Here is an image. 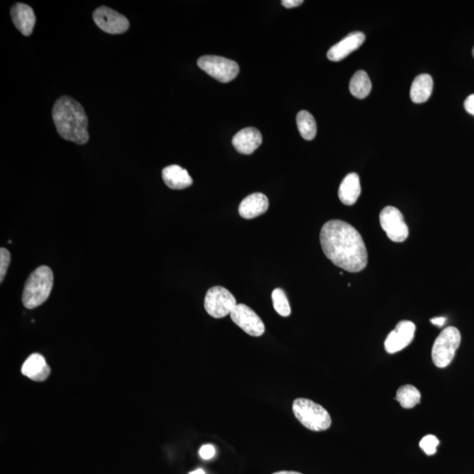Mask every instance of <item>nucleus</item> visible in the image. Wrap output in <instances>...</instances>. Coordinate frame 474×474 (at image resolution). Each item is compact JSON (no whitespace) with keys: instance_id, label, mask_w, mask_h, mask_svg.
Segmentation results:
<instances>
[{"instance_id":"4468645a","label":"nucleus","mask_w":474,"mask_h":474,"mask_svg":"<svg viewBox=\"0 0 474 474\" xmlns=\"http://www.w3.org/2000/svg\"><path fill=\"white\" fill-rule=\"evenodd\" d=\"M261 133L257 128H243L233 137L232 144L236 151L243 155H251L262 144Z\"/></svg>"},{"instance_id":"dca6fc26","label":"nucleus","mask_w":474,"mask_h":474,"mask_svg":"<svg viewBox=\"0 0 474 474\" xmlns=\"http://www.w3.org/2000/svg\"><path fill=\"white\" fill-rule=\"evenodd\" d=\"M22 374L32 381L41 382L46 381L50 374L49 366L41 354L34 353L28 357L21 368Z\"/></svg>"},{"instance_id":"f03ea898","label":"nucleus","mask_w":474,"mask_h":474,"mask_svg":"<svg viewBox=\"0 0 474 474\" xmlns=\"http://www.w3.org/2000/svg\"><path fill=\"white\" fill-rule=\"evenodd\" d=\"M52 118L63 139L84 145L89 141L88 118L81 104L69 96H63L53 106Z\"/></svg>"},{"instance_id":"7ed1b4c3","label":"nucleus","mask_w":474,"mask_h":474,"mask_svg":"<svg viewBox=\"0 0 474 474\" xmlns=\"http://www.w3.org/2000/svg\"><path fill=\"white\" fill-rule=\"evenodd\" d=\"M52 269L43 265L30 275L25 283L22 302L25 308L33 309L46 302L53 289Z\"/></svg>"},{"instance_id":"cd10ccee","label":"nucleus","mask_w":474,"mask_h":474,"mask_svg":"<svg viewBox=\"0 0 474 474\" xmlns=\"http://www.w3.org/2000/svg\"><path fill=\"white\" fill-rule=\"evenodd\" d=\"M281 3L286 8H297V6L303 4L302 0H283Z\"/></svg>"},{"instance_id":"f3484780","label":"nucleus","mask_w":474,"mask_h":474,"mask_svg":"<svg viewBox=\"0 0 474 474\" xmlns=\"http://www.w3.org/2000/svg\"><path fill=\"white\" fill-rule=\"evenodd\" d=\"M162 177L166 185L173 190L188 188L194 183L188 170L176 164L166 167L163 170Z\"/></svg>"},{"instance_id":"39448f33","label":"nucleus","mask_w":474,"mask_h":474,"mask_svg":"<svg viewBox=\"0 0 474 474\" xmlns=\"http://www.w3.org/2000/svg\"><path fill=\"white\" fill-rule=\"evenodd\" d=\"M460 342L461 335L457 328H444L433 344L431 355L435 365L439 368H444L450 365Z\"/></svg>"},{"instance_id":"6e6552de","label":"nucleus","mask_w":474,"mask_h":474,"mask_svg":"<svg viewBox=\"0 0 474 474\" xmlns=\"http://www.w3.org/2000/svg\"><path fill=\"white\" fill-rule=\"evenodd\" d=\"M379 221L388 238L394 242H403L409 236V227L401 212L394 207H385L379 214Z\"/></svg>"},{"instance_id":"b1692460","label":"nucleus","mask_w":474,"mask_h":474,"mask_svg":"<svg viewBox=\"0 0 474 474\" xmlns=\"http://www.w3.org/2000/svg\"><path fill=\"white\" fill-rule=\"evenodd\" d=\"M439 440L437 437L433 435H427L425 438H422V440L420 441V447L422 450L425 451V454L428 456H432V455L437 453V448L439 445Z\"/></svg>"},{"instance_id":"a211bd4d","label":"nucleus","mask_w":474,"mask_h":474,"mask_svg":"<svg viewBox=\"0 0 474 474\" xmlns=\"http://www.w3.org/2000/svg\"><path fill=\"white\" fill-rule=\"evenodd\" d=\"M361 194V185L358 174L350 173L341 183L338 197L341 202L346 205H352L356 203Z\"/></svg>"},{"instance_id":"c85d7f7f","label":"nucleus","mask_w":474,"mask_h":474,"mask_svg":"<svg viewBox=\"0 0 474 474\" xmlns=\"http://www.w3.org/2000/svg\"><path fill=\"white\" fill-rule=\"evenodd\" d=\"M445 321H447V318L445 317H435L432 318L431 320V324L438 327L444 326Z\"/></svg>"},{"instance_id":"7c9ffc66","label":"nucleus","mask_w":474,"mask_h":474,"mask_svg":"<svg viewBox=\"0 0 474 474\" xmlns=\"http://www.w3.org/2000/svg\"><path fill=\"white\" fill-rule=\"evenodd\" d=\"M189 474H205L204 471L202 469H198L194 471V472H191Z\"/></svg>"},{"instance_id":"2eb2a0df","label":"nucleus","mask_w":474,"mask_h":474,"mask_svg":"<svg viewBox=\"0 0 474 474\" xmlns=\"http://www.w3.org/2000/svg\"><path fill=\"white\" fill-rule=\"evenodd\" d=\"M269 201L267 196L256 192L247 196L239 205V214L245 219H253L268 210Z\"/></svg>"},{"instance_id":"a878e982","label":"nucleus","mask_w":474,"mask_h":474,"mask_svg":"<svg viewBox=\"0 0 474 474\" xmlns=\"http://www.w3.org/2000/svg\"><path fill=\"white\" fill-rule=\"evenodd\" d=\"M216 455V449L211 444L203 445L200 449V456L205 460H211Z\"/></svg>"},{"instance_id":"423d86ee","label":"nucleus","mask_w":474,"mask_h":474,"mask_svg":"<svg viewBox=\"0 0 474 474\" xmlns=\"http://www.w3.org/2000/svg\"><path fill=\"white\" fill-rule=\"evenodd\" d=\"M237 305L235 296L223 286H214L207 291L205 309L214 318H223L232 314Z\"/></svg>"},{"instance_id":"2f4dec72","label":"nucleus","mask_w":474,"mask_h":474,"mask_svg":"<svg viewBox=\"0 0 474 474\" xmlns=\"http://www.w3.org/2000/svg\"><path fill=\"white\" fill-rule=\"evenodd\" d=\"M473 58H474V47H473Z\"/></svg>"},{"instance_id":"6ab92c4d","label":"nucleus","mask_w":474,"mask_h":474,"mask_svg":"<svg viewBox=\"0 0 474 474\" xmlns=\"http://www.w3.org/2000/svg\"><path fill=\"white\" fill-rule=\"evenodd\" d=\"M433 79L429 74L417 76L410 89V98L414 103H425L431 96Z\"/></svg>"},{"instance_id":"f8f14e48","label":"nucleus","mask_w":474,"mask_h":474,"mask_svg":"<svg viewBox=\"0 0 474 474\" xmlns=\"http://www.w3.org/2000/svg\"><path fill=\"white\" fill-rule=\"evenodd\" d=\"M365 41V36L361 32H353L328 50V58L332 62L342 61L350 54L359 49Z\"/></svg>"},{"instance_id":"20e7f679","label":"nucleus","mask_w":474,"mask_h":474,"mask_svg":"<svg viewBox=\"0 0 474 474\" xmlns=\"http://www.w3.org/2000/svg\"><path fill=\"white\" fill-rule=\"evenodd\" d=\"M293 411L297 420L311 431H324L331 426L328 411L311 400L298 398L293 401Z\"/></svg>"},{"instance_id":"9d476101","label":"nucleus","mask_w":474,"mask_h":474,"mask_svg":"<svg viewBox=\"0 0 474 474\" xmlns=\"http://www.w3.org/2000/svg\"><path fill=\"white\" fill-rule=\"evenodd\" d=\"M230 317L237 326L241 328L249 336L261 337L264 333L265 327L263 321L248 306L237 304L230 314Z\"/></svg>"},{"instance_id":"bb28decb","label":"nucleus","mask_w":474,"mask_h":474,"mask_svg":"<svg viewBox=\"0 0 474 474\" xmlns=\"http://www.w3.org/2000/svg\"><path fill=\"white\" fill-rule=\"evenodd\" d=\"M464 109L470 115L474 116V94L470 95L469 98L464 101Z\"/></svg>"},{"instance_id":"aec40b11","label":"nucleus","mask_w":474,"mask_h":474,"mask_svg":"<svg viewBox=\"0 0 474 474\" xmlns=\"http://www.w3.org/2000/svg\"><path fill=\"white\" fill-rule=\"evenodd\" d=\"M372 91L371 80L363 71H357L350 82V91L359 100L365 99Z\"/></svg>"},{"instance_id":"5701e85b","label":"nucleus","mask_w":474,"mask_h":474,"mask_svg":"<svg viewBox=\"0 0 474 474\" xmlns=\"http://www.w3.org/2000/svg\"><path fill=\"white\" fill-rule=\"evenodd\" d=\"M271 299H273V308L275 311L283 317H287L291 315V306L289 300L286 295V293L282 289H274L271 293Z\"/></svg>"},{"instance_id":"1a4fd4ad","label":"nucleus","mask_w":474,"mask_h":474,"mask_svg":"<svg viewBox=\"0 0 474 474\" xmlns=\"http://www.w3.org/2000/svg\"><path fill=\"white\" fill-rule=\"evenodd\" d=\"M93 17L95 24L107 34H123L129 28V21L125 16L106 6L96 9Z\"/></svg>"},{"instance_id":"ddd939ff","label":"nucleus","mask_w":474,"mask_h":474,"mask_svg":"<svg viewBox=\"0 0 474 474\" xmlns=\"http://www.w3.org/2000/svg\"><path fill=\"white\" fill-rule=\"evenodd\" d=\"M11 18L14 26L25 36L33 33L36 17L33 9L23 3H17L11 9Z\"/></svg>"},{"instance_id":"4be33fe9","label":"nucleus","mask_w":474,"mask_h":474,"mask_svg":"<svg viewBox=\"0 0 474 474\" xmlns=\"http://www.w3.org/2000/svg\"><path fill=\"white\" fill-rule=\"evenodd\" d=\"M422 395L412 385L400 387L396 393V400L404 409H413L421 401Z\"/></svg>"},{"instance_id":"9b49d317","label":"nucleus","mask_w":474,"mask_h":474,"mask_svg":"<svg viewBox=\"0 0 474 474\" xmlns=\"http://www.w3.org/2000/svg\"><path fill=\"white\" fill-rule=\"evenodd\" d=\"M416 325L410 321H401L385 341V349L390 354L400 352L409 346L415 337Z\"/></svg>"},{"instance_id":"412c9836","label":"nucleus","mask_w":474,"mask_h":474,"mask_svg":"<svg viewBox=\"0 0 474 474\" xmlns=\"http://www.w3.org/2000/svg\"><path fill=\"white\" fill-rule=\"evenodd\" d=\"M297 126H298L300 134L305 140L311 141L315 137L317 126H316L314 116L308 111H300L297 115Z\"/></svg>"},{"instance_id":"c756f323","label":"nucleus","mask_w":474,"mask_h":474,"mask_svg":"<svg viewBox=\"0 0 474 474\" xmlns=\"http://www.w3.org/2000/svg\"><path fill=\"white\" fill-rule=\"evenodd\" d=\"M273 474H302L298 472H289V471H281V472L275 473Z\"/></svg>"},{"instance_id":"f257e3e1","label":"nucleus","mask_w":474,"mask_h":474,"mask_svg":"<svg viewBox=\"0 0 474 474\" xmlns=\"http://www.w3.org/2000/svg\"><path fill=\"white\" fill-rule=\"evenodd\" d=\"M320 241L325 256L337 267L359 273L368 265L365 242L358 230L346 221L332 220L325 223Z\"/></svg>"},{"instance_id":"0eeeda50","label":"nucleus","mask_w":474,"mask_h":474,"mask_svg":"<svg viewBox=\"0 0 474 474\" xmlns=\"http://www.w3.org/2000/svg\"><path fill=\"white\" fill-rule=\"evenodd\" d=\"M198 66L221 83H229L239 74V66L236 62L221 56H201L198 60Z\"/></svg>"},{"instance_id":"393cba45","label":"nucleus","mask_w":474,"mask_h":474,"mask_svg":"<svg viewBox=\"0 0 474 474\" xmlns=\"http://www.w3.org/2000/svg\"><path fill=\"white\" fill-rule=\"evenodd\" d=\"M10 261V253H9L8 249L1 248V249H0V281H1V282L4 280Z\"/></svg>"}]
</instances>
